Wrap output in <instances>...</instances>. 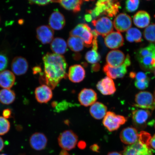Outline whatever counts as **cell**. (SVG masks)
<instances>
[{"instance_id": "obj_1", "label": "cell", "mask_w": 155, "mask_h": 155, "mask_svg": "<svg viewBox=\"0 0 155 155\" xmlns=\"http://www.w3.org/2000/svg\"><path fill=\"white\" fill-rule=\"evenodd\" d=\"M43 61L44 73L40 80L43 81L46 85L54 89L67 76V62L63 56L50 53L44 56Z\"/></svg>"}, {"instance_id": "obj_2", "label": "cell", "mask_w": 155, "mask_h": 155, "mask_svg": "<svg viewBox=\"0 0 155 155\" xmlns=\"http://www.w3.org/2000/svg\"><path fill=\"white\" fill-rule=\"evenodd\" d=\"M151 137L148 133L141 131L139 140L125 147L121 153L123 155H154L150 144Z\"/></svg>"}, {"instance_id": "obj_3", "label": "cell", "mask_w": 155, "mask_h": 155, "mask_svg": "<svg viewBox=\"0 0 155 155\" xmlns=\"http://www.w3.org/2000/svg\"><path fill=\"white\" fill-rule=\"evenodd\" d=\"M120 7L119 0H98L96 7L93 10L89 11L88 12L94 17L103 15L112 17L119 12Z\"/></svg>"}, {"instance_id": "obj_4", "label": "cell", "mask_w": 155, "mask_h": 155, "mask_svg": "<svg viewBox=\"0 0 155 155\" xmlns=\"http://www.w3.org/2000/svg\"><path fill=\"white\" fill-rule=\"evenodd\" d=\"M71 36H77L83 40L85 46L90 47L92 46L94 36L92 30L87 24L78 25L70 33Z\"/></svg>"}, {"instance_id": "obj_5", "label": "cell", "mask_w": 155, "mask_h": 155, "mask_svg": "<svg viewBox=\"0 0 155 155\" xmlns=\"http://www.w3.org/2000/svg\"><path fill=\"white\" fill-rule=\"evenodd\" d=\"M78 139L77 135L72 130H65L58 137V143L63 150L69 151L76 147Z\"/></svg>"}, {"instance_id": "obj_6", "label": "cell", "mask_w": 155, "mask_h": 155, "mask_svg": "<svg viewBox=\"0 0 155 155\" xmlns=\"http://www.w3.org/2000/svg\"><path fill=\"white\" fill-rule=\"evenodd\" d=\"M127 121V118L124 116L116 115L113 112L108 111L104 116L102 123L108 131L112 132L117 130Z\"/></svg>"}, {"instance_id": "obj_7", "label": "cell", "mask_w": 155, "mask_h": 155, "mask_svg": "<svg viewBox=\"0 0 155 155\" xmlns=\"http://www.w3.org/2000/svg\"><path fill=\"white\" fill-rule=\"evenodd\" d=\"M131 64L130 58L128 54L123 64L116 68L112 67L106 64L104 67L103 71L108 77L112 79L122 78L127 73V68L131 65Z\"/></svg>"}, {"instance_id": "obj_8", "label": "cell", "mask_w": 155, "mask_h": 155, "mask_svg": "<svg viewBox=\"0 0 155 155\" xmlns=\"http://www.w3.org/2000/svg\"><path fill=\"white\" fill-rule=\"evenodd\" d=\"M135 106L143 109L154 110L155 108L154 96L148 92H140L136 95Z\"/></svg>"}, {"instance_id": "obj_9", "label": "cell", "mask_w": 155, "mask_h": 155, "mask_svg": "<svg viewBox=\"0 0 155 155\" xmlns=\"http://www.w3.org/2000/svg\"><path fill=\"white\" fill-rule=\"evenodd\" d=\"M92 24L95 28L98 35L105 37L114 30V24L109 18L102 17L92 21Z\"/></svg>"}, {"instance_id": "obj_10", "label": "cell", "mask_w": 155, "mask_h": 155, "mask_svg": "<svg viewBox=\"0 0 155 155\" xmlns=\"http://www.w3.org/2000/svg\"><path fill=\"white\" fill-rule=\"evenodd\" d=\"M120 137L121 141L124 144L130 145L134 144L139 140L140 134L135 128L129 127L121 131Z\"/></svg>"}, {"instance_id": "obj_11", "label": "cell", "mask_w": 155, "mask_h": 155, "mask_svg": "<svg viewBox=\"0 0 155 155\" xmlns=\"http://www.w3.org/2000/svg\"><path fill=\"white\" fill-rule=\"evenodd\" d=\"M150 116V112L148 110L138 109L134 111L132 119L135 127L137 129L144 128Z\"/></svg>"}, {"instance_id": "obj_12", "label": "cell", "mask_w": 155, "mask_h": 155, "mask_svg": "<svg viewBox=\"0 0 155 155\" xmlns=\"http://www.w3.org/2000/svg\"><path fill=\"white\" fill-rule=\"evenodd\" d=\"M78 99L81 105L85 107L91 106L97 100V93L93 89L84 88L79 93Z\"/></svg>"}, {"instance_id": "obj_13", "label": "cell", "mask_w": 155, "mask_h": 155, "mask_svg": "<svg viewBox=\"0 0 155 155\" xmlns=\"http://www.w3.org/2000/svg\"><path fill=\"white\" fill-rule=\"evenodd\" d=\"M132 23L131 18L129 15L124 13H121L115 17L113 24L117 31L124 32L131 28Z\"/></svg>"}, {"instance_id": "obj_14", "label": "cell", "mask_w": 155, "mask_h": 155, "mask_svg": "<svg viewBox=\"0 0 155 155\" xmlns=\"http://www.w3.org/2000/svg\"><path fill=\"white\" fill-rule=\"evenodd\" d=\"M104 41L107 47L110 49H115L123 45L124 38L120 32L113 31L105 36Z\"/></svg>"}, {"instance_id": "obj_15", "label": "cell", "mask_w": 155, "mask_h": 155, "mask_svg": "<svg viewBox=\"0 0 155 155\" xmlns=\"http://www.w3.org/2000/svg\"><path fill=\"white\" fill-rule=\"evenodd\" d=\"M11 68L13 73L18 76H20L25 74L28 71V63L25 58L18 56L13 58Z\"/></svg>"}, {"instance_id": "obj_16", "label": "cell", "mask_w": 155, "mask_h": 155, "mask_svg": "<svg viewBox=\"0 0 155 155\" xmlns=\"http://www.w3.org/2000/svg\"><path fill=\"white\" fill-rule=\"evenodd\" d=\"M35 94L37 101L40 104L47 103L51 99L53 96L51 89L46 84L37 87Z\"/></svg>"}, {"instance_id": "obj_17", "label": "cell", "mask_w": 155, "mask_h": 155, "mask_svg": "<svg viewBox=\"0 0 155 155\" xmlns=\"http://www.w3.org/2000/svg\"><path fill=\"white\" fill-rule=\"evenodd\" d=\"M125 56L120 50H112L108 53L106 56V61L107 64L110 66L116 68L120 66L124 63Z\"/></svg>"}, {"instance_id": "obj_18", "label": "cell", "mask_w": 155, "mask_h": 155, "mask_svg": "<svg viewBox=\"0 0 155 155\" xmlns=\"http://www.w3.org/2000/svg\"><path fill=\"white\" fill-rule=\"evenodd\" d=\"M36 32L37 38L42 44H49L54 39V30L49 26L42 25L38 27Z\"/></svg>"}, {"instance_id": "obj_19", "label": "cell", "mask_w": 155, "mask_h": 155, "mask_svg": "<svg viewBox=\"0 0 155 155\" xmlns=\"http://www.w3.org/2000/svg\"><path fill=\"white\" fill-rule=\"evenodd\" d=\"M48 139L46 135L41 133L36 132L32 134L29 139L30 146L38 151L44 150L48 144Z\"/></svg>"}, {"instance_id": "obj_20", "label": "cell", "mask_w": 155, "mask_h": 155, "mask_svg": "<svg viewBox=\"0 0 155 155\" xmlns=\"http://www.w3.org/2000/svg\"><path fill=\"white\" fill-rule=\"evenodd\" d=\"M96 87L98 90L104 95H110L116 91L115 83L111 78L108 77L99 81Z\"/></svg>"}, {"instance_id": "obj_21", "label": "cell", "mask_w": 155, "mask_h": 155, "mask_svg": "<svg viewBox=\"0 0 155 155\" xmlns=\"http://www.w3.org/2000/svg\"><path fill=\"white\" fill-rule=\"evenodd\" d=\"M85 76L86 71L82 65L76 64L70 67L68 76L71 82L80 83L84 80Z\"/></svg>"}, {"instance_id": "obj_22", "label": "cell", "mask_w": 155, "mask_h": 155, "mask_svg": "<svg viewBox=\"0 0 155 155\" xmlns=\"http://www.w3.org/2000/svg\"><path fill=\"white\" fill-rule=\"evenodd\" d=\"M65 24L64 17L59 11H55L50 15L49 25L52 29L56 30H61L65 26Z\"/></svg>"}, {"instance_id": "obj_23", "label": "cell", "mask_w": 155, "mask_h": 155, "mask_svg": "<svg viewBox=\"0 0 155 155\" xmlns=\"http://www.w3.org/2000/svg\"><path fill=\"white\" fill-rule=\"evenodd\" d=\"M15 77L11 71L5 70L0 72V87L4 89H10L15 84Z\"/></svg>"}, {"instance_id": "obj_24", "label": "cell", "mask_w": 155, "mask_h": 155, "mask_svg": "<svg viewBox=\"0 0 155 155\" xmlns=\"http://www.w3.org/2000/svg\"><path fill=\"white\" fill-rule=\"evenodd\" d=\"M150 14L144 11H139L133 17V22L136 26L143 28L148 26L150 24Z\"/></svg>"}, {"instance_id": "obj_25", "label": "cell", "mask_w": 155, "mask_h": 155, "mask_svg": "<svg viewBox=\"0 0 155 155\" xmlns=\"http://www.w3.org/2000/svg\"><path fill=\"white\" fill-rule=\"evenodd\" d=\"M107 107L101 102H96L91 106L90 112L93 118L101 120L104 118L107 111Z\"/></svg>"}, {"instance_id": "obj_26", "label": "cell", "mask_w": 155, "mask_h": 155, "mask_svg": "<svg viewBox=\"0 0 155 155\" xmlns=\"http://www.w3.org/2000/svg\"><path fill=\"white\" fill-rule=\"evenodd\" d=\"M50 47L54 53L60 55L64 54L68 50L67 42L63 39L59 38L54 39L51 42Z\"/></svg>"}, {"instance_id": "obj_27", "label": "cell", "mask_w": 155, "mask_h": 155, "mask_svg": "<svg viewBox=\"0 0 155 155\" xmlns=\"http://www.w3.org/2000/svg\"><path fill=\"white\" fill-rule=\"evenodd\" d=\"M84 0H56L64 8L77 13L81 11V7Z\"/></svg>"}, {"instance_id": "obj_28", "label": "cell", "mask_w": 155, "mask_h": 155, "mask_svg": "<svg viewBox=\"0 0 155 155\" xmlns=\"http://www.w3.org/2000/svg\"><path fill=\"white\" fill-rule=\"evenodd\" d=\"M16 97L14 91L10 89H3L0 90V102L6 105L15 101Z\"/></svg>"}, {"instance_id": "obj_29", "label": "cell", "mask_w": 155, "mask_h": 155, "mask_svg": "<svg viewBox=\"0 0 155 155\" xmlns=\"http://www.w3.org/2000/svg\"><path fill=\"white\" fill-rule=\"evenodd\" d=\"M67 45L73 51L80 52L84 48V44L80 38L77 36H71L68 40Z\"/></svg>"}, {"instance_id": "obj_30", "label": "cell", "mask_w": 155, "mask_h": 155, "mask_svg": "<svg viewBox=\"0 0 155 155\" xmlns=\"http://www.w3.org/2000/svg\"><path fill=\"white\" fill-rule=\"evenodd\" d=\"M126 38L130 42H140L142 41V34L138 29L131 28L127 31Z\"/></svg>"}, {"instance_id": "obj_31", "label": "cell", "mask_w": 155, "mask_h": 155, "mask_svg": "<svg viewBox=\"0 0 155 155\" xmlns=\"http://www.w3.org/2000/svg\"><path fill=\"white\" fill-rule=\"evenodd\" d=\"M85 59L88 63L94 64L100 61L101 56L98 53L97 50L92 49L87 52L85 55Z\"/></svg>"}, {"instance_id": "obj_32", "label": "cell", "mask_w": 155, "mask_h": 155, "mask_svg": "<svg viewBox=\"0 0 155 155\" xmlns=\"http://www.w3.org/2000/svg\"><path fill=\"white\" fill-rule=\"evenodd\" d=\"M145 38L148 41L155 42V24H153L147 26L145 29L144 33Z\"/></svg>"}, {"instance_id": "obj_33", "label": "cell", "mask_w": 155, "mask_h": 155, "mask_svg": "<svg viewBox=\"0 0 155 155\" xmlns=\"http://www.w3.org/2000/svg\"><path fill=\"white\" fill-rule=\"evenodd\" d=\"M10 127V123L8 120L3 116H0V135L6 134Z\"/></svg>"}, {"instance_id": "obj_34", "label": "cell", "mask_w": 155, "mask_h": 155, "mask_svg": "<svg viewBox=\"0 0 155 155\" xmlns=\"http://www.w3.org/2000/svg\"><path fill=\"white\" fill-rule=\"evenodd\" d=\"M139 3V0H127L125 3L126 9L128 12H134L138 8Z\"/></svg>"}, {"instance_id": "obj_35", "label": "cell", "mask_w": 155, "mask_h": 155, "mask_svg": "<svg viewBox=\"0 0 155 155\" xmlns=\"http://www.w3.org/2000/svg\"><path fill=\"white\" fill-rule=\"evenodd\" d=\"M8 59L6 55L0 53V72L5 70L8 67Z\"/></svg>"}, {"instance_id": "obj_36", "label": "cell", "mask_w": 155, "mask_h": 155, "mask_svg": "<svg viewBox=\"0 0 155 155\" xmlns=\"http://www.w3.org/2000/svg\"><path fill=\"white\" fill-rule=\"evenodd\" d=\"M149 84V79L144 81H136L135 82V85L136 87L140 90H145L148 87Z\"/></svg>"}, {"instance_id": "obj_37", "label": "cell", "mask_w": 155, "mask_h": 155, "mask_svg": "<svg viewBox=\"0 0 155 155\" xmlns=\"http://www.w3.org/2000/svg\"><path fill=\"white\" fill-rule=\"evenodd\" d=\"M31 4L45 5L50 2H54L55 0H28Z\"/></svg>"}, {"instance_id": "obj_38", "label": "cell", "mask_w": 155, "mask_h": 155, "mask_svg": "<svg viewBox=\"0 0 155 155\" xmlns=\"http://www.w3.org/2000/svg\"><path fill=\"white\" fill-rule=\"evenodd\" d=\"M135 78L136 81H144L148 79L146 74L142 72H139L136 74L135 73Z\"/></svg>"}, {"instance_id": "obj_39", "label": "cell", "mask_w": 155, "mask_h": 155, "mask_svg": "<svg viewBox=\"0 0 155 155\" xmlns=\"http://www.w3.org/2000/svg\"><path fill=\"white\" fill-rule=\"evenodd\" d=\"M12 114L11 110L9 109H6L3 110V117L6 119H8L11 117Z\"/></svg>"}, {"instance_id": "obj_40", "label": "cell", "mask_w": 155, "mask_h": 155, "mask_svg": "<svg viewBox=\"0 0 155 155\" xmlns=\"http://www.w3.org/2000/svg\"><path fill=\"white\" fill-rule=\"evenodd\" d=\"M90 149L93 152H100V147L97 144H94L91 145L90 147Z\"/></svg>"}, {"instance_id": "obj_41", "label": "cell", "mask_w": 155, "mask_h": 155, "mask_svg": "<svg viewBox=\"0 0 155 155\" xmlns=\"http://www.w3.org/2000/svg\"><path fill=\"white\" fill-rule=\"evenodd\" d=\"M77 146L80 150H84L87 146L86 143L84 141L81 140L77 143Z\"/></svg>"}, {"instance_id": "obj_42", "label": "cell", "mask_w": 155, "mask_h": 155, "mask_svg": "<svg viewBox=\"0 0 155 155\" xmlns=\"http://www.w3.org/2000/svg\"><path fill=\"white\" fill-rule=\"evenodd\" d=\"M150 147L155 150V134L151 137L150 141Z\"/></svg>"}, {"instance_id": "obj_43", "label": "cell", "mask_w": 155, "mask_h": 155, "mask_svg": "<svg viewBox=\"0 0 155 155\" xmlns=\"http://www.w3.org/2000/svg\"><path fill=\"white\" fill-rule=\"evenodd\" d=\"M32 71L34 74H36L41 72V69L39 66H36L33 68Z\"/></svg>"}, {"instance_id": "obj_44", "label": "cell", "mask_w": 155, "mask_h": 155, "mask_svg": "<svg viewBox=\"0 0 155 155\" xmlns=\"http://www.w3.org/2000/svg\"><path fill=\"white\" fill-rule=\"evenodd\" d=\"M5 144L3 139L0 137V152L3 150Z\"/></svg>"}, {"instance_id": "obj_45", "label": "cell", "mask_w": 155, "mask_h": 155, "mask_svg": "<svg viewBox=\"0 0 155 155\" xmlns=\"http://www.w3.org/2000/svg\"><path fill=\"white\" fill-rule=\"evenodd\" d=\"M100 69V65L98 64H94L93 65L92 70L94 71H97Z\"/></svg>"}, {"instance_id": "obj_46", "label": "cell", "mask_w": 155, "mask_h": 155, "mask_svg": "<svg viewBox=\"0 0 155 155\" xmlns=\"http://www.w3.org/2000/svg\"><path fill=\"white\" fill-rule=\"evenodd\" d=\"M84 18L87 22H89L92 20V17L91 15L89 14L85 15Z\"/></svg>"}, {"instance_id": "obj_47", "label": "cell", "mask_w": 155, "mask_h": 155, "mask_svg": "<svg viewBox=\"0 0 155 155\" xmlns=\"http://www.w3.org/2000/svg\"><path fill=\"white\" fill-rule=\"evenodd\" d=\"M107 155H123L121 153L117 152H112L108 153Z\"/></svg>"}, {"instance_id": "obj_48", "label": "cell", "mask_w": 155, "mask_h": 155, "mask_svg": "<svg viewBox=\"0 0 155 155\" xmlns=\"http://www.w3.org/2000/svg\"><path fill=\"white\" fill-rule=\"evenodd\" d=\"M59 155H71L67 150H62L60 152Z\"/></svg>"}, {"instance_id": "obj_49", "label": "cell", "mask_w": 155, "mask_h": 155, "mask_svg": "<svg viewBox=\"0 0 155 155\" xmlns=\"http://www.w3.org/2000/svg\"><path fill=\"white\" fill-rule=\"evenodd\" d=\"M0 155H7L6 154H0Z\"/></svg>"}, {"instance_id": "obj_50", "label": "cell", "mask_w": 155, "mask_h": 155, "mask_svg": "<svg viewBox=\"0 0 155 155\" xmlns=\"http://www.w3.org/2000/svg\"><path fill=\"white\" fill-rule=\"evenodd\" d=\"M154 97H155V92H154Z\"/></svg>"}, {"instance_id": "obj_51", "label": "cell", "mask_w": 155, "mask_h": 155, "mask_svg": "<svg viewBox=\"0 0 155 155\" xmlns=\"http://www.w3.org/2000/svg\"><path fill=\"white\" fill-rule=\"evenodd\" d=\"M154 75H155V70L154 71Z\"/></svg>"}, {"instance_id": "obj_52", "label": "cell", "mask_w": 155, "mask_h": 155, "mask_svg": "<svg viewBox=\"0 0 155 155\" xmlns=\"http://www.w3.org/2000/svg\"><path fill=\"white\" fill-rule=\"evenodd\" d=\"M147 1H150V0H147Z\"/></svg>"}, {"instance_id": "obj_53", "label": "cell", "mask_w": 155, "mask_h": 155, "mask_svg": "<svg viewBox=\"0 0 155 155\" xmlns=\"http://www.w3.org/2000/svg\"><path fill=\"white\" fill-rule=\"evenodd\" d=\"M155 18V15H154V16Z\"/></svg>"}]
</instances>
